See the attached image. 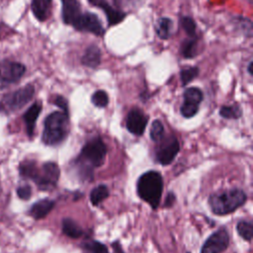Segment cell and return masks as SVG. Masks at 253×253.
Returning a JSON list of instances; mask_svg holds the SVG:
<instances>
[{
    "instance_id": "1",
    "label": "cell",
    "mask_w": 253,
    "mask_h": 253,
    "mask_svg": "<svg viewBox=\"0 0 253 253\" xmlns=\"http://www.w3.org/2000/svg\"><path fill=\"white\" fill-rule=\"evenodd\" d=\"M107 154V146L100 137H94L88 140L82 147L75 164L80 166L83 173V179L93 177L92 169L101 166L104 163Z\"/></svg>"
},
{
    "instance_id": "2",
    "label": "cell",
    "mask_w": 253,
    "mask_h": 253,
    "mask_svg": "<svg viewBox=\"0 0 253 253\" xmlns=\"http://www.w3.org/2000/svg\"><path fill=\"white\" fill-rule=\"evenodd\" d=\"M247 200L245 192L241 189H230L214 193L209 198L211 211L217 215L230 213L243 206Z\"/></svg>"
},
{
    "instance_id": "3",
    "label": "cell",
    "mask_w": 253,
    "mask_h": 253,
    "mask_svg": "<svg viewBox=\"0 0 253 253\" xmlns=\"http://www.w3.org/2000/svg\"><path fill=\"white\" fill-rule=\"evenodd\" d=\"M137 194L152 209H157L163 191V179L159 172L150 170L143 173L137 180Z\"/></svg>"
},
{
    "instance_id": "4",
    "label": "cell",
    "mask_w": 253,
    "mask_h": 253,
    "mask_svg": "<svg viewBox=\"0 0 253 253\" xmlns=\"http://www.w3.org/2000/svg\"><path fill=\"white\" fill-rule=\"evenodd\" d=\"M68 132V115L63 112H53L44 120L42 140L46 145H58L66 138Z\"/></svg>"
},
{
    "instance_id": "5",
    "label": "cell",
    "mask_w": 253,
    "mask_h": 253,
    "mask_svg": "<svg viewBox=\"0 0 253 253\" xmlns=\"http://www.w3.org/2000/svg\"><path fill=\"white\" fill-rule=\"evenodd\" d=\"M35 94V88L29 84L12 93L5 95L0 101V112L9 114L22 109L28 104Z\"/></svg>"
},
{
    "instance_id": "6",
    "label": "cell",
    "mask_w": 253,
    "mask_h": 253,
    "mask_svg": "<svg viewBox=\"0 0 253 253\" xmlns=\"http://www.w3.org/2000/svg\"><path fill=\"white\" fill-rule=\"evenodd\" d=\"M60 175L59 167L54 162H45L39 168L36 180L34 181L38 188L42 191L51 190L58 182Z\"/></svg>"
},
{
    "instance_id": "7",
    "label": "cell",
    "mask_w": 253,
    "mask_h": 253,
    "mask_svg": "<svg viewBox=\"0 0 253 253\" xmlns=\"http://www.w3.org/2000/svg\"><path fill=\"white\" fill-rule=\"evenodd\" d=\"M26 67L19 62L1 61L0 62V90L18 82L25 74Z\"/></svg>"
},
{
    "instance_id": "8",
    "label": "cell",
    "mask_w": 253,
    "mask_h": 253,
    "mask_svg": "<svg viewBox=\"0 0 253 253\" xmlns=\"http://www.w3.org/2000/svg\"><path fill=\"white\" fill-rule=\"evenodd\" d=\"M229 245V235L222 227L208 237L202 246L201 253H221Z\"/></svg>"
},
{
    "instance_id": "9",
    "label": "cell",
    "mask_w": 253,
    "mask_h": 253,
    "mask_svg": "<svg viewBox=\"0 0 253 253\" xmlns=\"http://www.w3.org/2000/svg\"><path fill=\"white\" fill-rule=\"evenodd\" d=\"M203 92L197 87H191L184 92V102L180 112L184 118H192L199 111V105L203 101Z\"/></svg>"
},
{
    "instance_id": "10",
    "label": "cell",
    "mask_w": 253,
    "mask_h": 253,
    "mask_svg": "<svg viewBox=\"0 0 253 253\" xmlns=\"http://www.w3.org/2000/svg\"><path fill=\"white\" fill-rule=\"evenodd\" d=\"M76 30L82 32H89L96 36H102L104 34V28L101 21L96 14L87 12L80 13V15L71 24Z\"/></svg>"
},
{
    "instance_id": "11",
    "label": "cell",
    "mask_w": 253,
    "mask_h": 253,
    "mask_svg": "<svg viewBox=\"0 0 253 253\" xmlns=\"http://www.w3.org/2000/svg\"><path fill=\"white\" fill-rule=\"evenodd\" d=\"M180 150V144L175 136L166 138L155 151V159L161 165L170 164Z\"/></svg>"
},
{
    "instance_id": "12",
    "label": "cell",
    "mask_w": 253,
    "mask_h": 253,
    "mask_svg": "<svg viewBox=\"0 0 253 253\" xmlns=\"http://www.w3.org/2000/svg\"><path fill=\"white\" fill-rule=\"evenodd\" d=\"M147 121L148 119L142 111H140L137 108H133L128 112L126 116V126L130 133L140 136L143 134L145 130Z\"/></svg>"
},
{
    "instance_id": "13",
    "label": "cell",
    "mask_w": 253,
    "mask_h": 253,
    "mask_svg": "<svg viewBox=\"0 0 253 253\" xmlns=\"http://www.w3.org/2000/svg\"><path fill=\"white\" fill-rule=\"evenodd\" d=\"M89 2L104 10L109 25H116L122 22L126 17V14L124 12L114 9L106 0H89Z\"/></svg>"
},
{
    "instance_id": "14",
    "label": "cell",
    "mask_w": 253,
    "mask_h": 253,
    "mask_svg": "<svg viewBox=\"0 0 253 253\" xmlns=\"http://www.w3.org/2000/svg\"><path fill=\"white\" fill-rule=\"evenodd\" d=\"M55 202L49 199H42L36 202L29 210V214L35 219H42L53 209Z\"/></svg>"
},
{
    "instance_id": "15",
    "label": "cell",
    "mask_w": 253,
    "mask_h": 253,
    "mask_svg": "<svg viewBox=\"0 0 253 253\" xmlns=\"http://www.w3.org/2000/svg\"><path fill=\"white\" fill-rule=\"evenodd\" d=\"M62 2V20L65 24L71 25L80 15V5L77 0H61Z\"/></svg>"
},
{
    "instance_id": "16",
    "label": "cell",
    "mask_w": 253,
    "mask_h": 253,
    "mask_svg": "<svg viewBox=\"0 0 253 253\" xmlns=\"http://www.w3.org/2000/svg\"><path fill=\"white\" fill-rule=\"evenodd\" d=\"M41 111H42V104L40 102H36L26 111V113L23 116L25 124H26L27 133L30 137L33 136L36 122H37V119H38Z\"/></svg>"
},
{
    "instance_id": "17",
    "label": "cell",
    "mask_w": 253,
    "mask_h": 253,
    "mask_svg": "<svg viewBox=\"0 0 253 253\" xmlns=\"http://www.w3.org/2000/svg\"><path fill=\"white\" fill-rule=\"evenodd\" d=\"M32 11L39 21L47 19L51 7V0H32Z\"/></svg>"
},
{
    "instance_id": "18",
    "label": "cell",
    "mask_w": 253,
    "mask_h": 253,
    "mask_svg": "<svg viewBox=\"0 0 253 253\" xmlns=\"http://www.w3.org/2000/svg\"><path fill=\"white\" fill-rule=\"evenodd\" d=\"M84 65L94 68L97 67L101 62V50L96 45H90L85 49V52L81 58Z\"/></svg>"
},
{
    "instance_id": "19",
    "label": "cell",
    "mask_w": 253,
    "mask_h": 253,
    "mask_svg": "<svg viewBox=\"0 0 253 253\" xmlns=\"http://www.w3.org/2000/svg\"><path fill=\"white\" fill-rule=\"evenodd\" d=\"M62 232L70 238H79L83 235V230L79 224L70 217H64L61 221Z\"/></svg>"
},
{
    "instance_id": "20",
    "label": "cell",
    "mask_w": 253,
    "mask_h": 253,
    "mask_svg": "<svg viewBox=\"0 0 253 253\" xmlns=\"http://www.w3.org/2000/svg\"><path fill=\"white\" fill-rule=\"evenodd\" d=\"M39 172L37 162L34 160H24L19 165V173L25 179L35 181Z\"/></svg>"
},
{
    "instance_id": "21",
    "label": "cell",
    "mask_w": 253,
    "mask_h": 253,
    "mask_svg": "<svg viewBox=\"0 0 253 253\" xmlns=\"http://www.w3.org/2000/svg\"><path fill=\"white\" fill-rule=\"evenodd\" d=\"M172 29H173V22L169 18L158 19L155 26L156 34L162 40H167L171 36Z\"/></svg>"
},
{
    "instance_id": "22",
    "label": "cell",
    "mask_w": 253,
    "mask_h": 253,
    "mask_svg": "<svg viewBox=\"0 0 253 253\" xmlns=\"http://www.w3.org/2000/svg\"><path fill=\"white\" fill-rule=\"evenodd\" d=\"M110 195L109 189L106 185L101 184L95 187L91 193H90V201L93 206H98L100 205L105 199H107Z\"/></svg>"
},
{
    "instance_id": "23",
    "label": "cell",
    "mask_w": 253,
    "mask_h": 253,
    "mask_svg": "<svg viewBox=\"0 0 253 253\" xmlns=\"http://www.w3.org/2000/svg\"><path fill=\"white\" fill-rule=\"evenodd\" d=\"M236 230L238 234L246 241H251L253 236V223L252 221L240 220L236 224Z\"/></svg>"
},
{
    "instance_id": "24",
    "label": "cell",
    "mask_w": 253,
    "mask_h": 253,
    "mask_svg": "<svg viewBox=\"0 0 253 253\" xmlns=\"http://www.w3.org/2000/svg\"><path fill=\"white\" fill-rule=\"evenodd\" d=\"M181 53L185 58H193L197 54V40L190 38L182 43Z\"/></svg>"
},
{
    "instance_id": "25",
    "label": "cell",
    "mask_w": 253,
    "mask_h": 253,
    "mask_svg": "<svg viewBox=\"0 0 253 253\" xmlns=\"http://www.w3.org/2000/svg\"><path fill=\"white\" fill-rule=\"evenodd\" d=\"M219 115L224 119H239L242 115V109L238 105L223 106L219 110Z\"/></svg>"
},
{
    "instance_id": "26",
    "label": "cell",
    "mask_w": 253,
    "mask_h": 253,
    "mask_svg": "<svg viewBox=\"0 0 253 253\" xmlns=\"http://www.w3.org/2000/svg\"><path fill=\"white\" fill-rule=\"evenodd\" d=\"M82 248L87 253H109L105 244L97 240H88L82 244Z\"/></svg>"
},
{
    "instance_id": "27",
    "label": "cell",
    "mask_w": 253,
    "mask_h": 253,
    "mask_svg": "<svg viewBox=\"0 0 253 253\" xmlns=\"http://www.w3.org/2000/svg\"><path fill=\"white\" fill-rule=\"evenodd\" d=\"M150 138L153 141H159L163 135H164V126L163 124L159 120H154L150 126V132H149Z\"/></svg>"
},
{
    "instance_id": "28",
    "label": "cell",
    "mask_w": 253,
    "mask_h": 253,
    "mask_svg": "<svg viewBox=\"0 0 253 253\" xmlns=\"http://www.w3.org/2000/svg\"><path fill=\"white\" fill-rule=\"evenodd\" d=\"M199 74V68L198 67H187L181 70L180 72V77H181V82L185 86L191 81H193Z\"/></svg>"
},
{
    "instance_id": "29",
    "label": "cell",
    "mask_w": 253,
    "mask_h": 253,
    "mask_svg": "<svg viewBox=\"0 0 253 253\" xmlns=\"http://www.w3.org/2000/svg\"><path fill=\"white\" fill-rule=\"evenodd\" d=\"M91 101L96 107L103 108L108 105L109 97H108V94L104 90H98L93 93V95L91 97Z\"/></svg>"
},
{
    "instance_id": "30",
    "label": "cell",
    "mask_w": 253,
    "mask_h": 253,
    "mask_svg": "<svg viewBox=\"0 0 253 253\" xmlns=\"http://www.w3.org/2000/svg\"><path fill=\"white\" fill-rule=\"evenodd\" d=\"M181 26L184 31L190 36V38H196V24L191 17L184 16L180 20Z\"/></svg>"
},
{
    "instance_id": "31",
    "label": "cell",
    "mask_w": 253,
    "mask_h": 253,
    "mask_svg": "<svg viewBox=\"0 0 253 253\" xmlns=\"http://www.w3.org/2000/svg\"><path fill=\"white\" fill-rule=\"evenodd\" d=\"M17 195L21 200L27 201L32 196V188L30 185H22L17 188Z\"/></svg>"
},
{
    "instance_id": "32",
    "label": "cell",
    "mask_w": 253,
    "mask_h": 253,
    "mask_svg": "<svg viewBox=\"0 0 253 253\" xmlns=\"http://www.w3.org/2000/svg\"><path fill=\"white\" fill-rule=\"evenodd\" d=\"M54 104L59 107L64 114L68 115V104H67V101L64 97L62 96H56L55 99H54Z\"/></svg>"
},
{
    "instance_id": "33",
    "label": "cell",
    "mask_w": 253,
    "mask_h": 253,
    "mask_svg": "<svg viewBox=\"0 0 253 253\" xmlns=\"http://www.w3.org/2000/svg\"><path fill=\"white\" fill-rule=\"evenodd\" d=\"M175 202V194L172 193V192H169L167 197H166V200H165V207H171Z\"/></svg>"
},
{
    "instance_id": "34",
    "label": "cell",
    "mask_w": 253,
    "mask_h": 253,
    "mask_svg": "<svg viewBox=\"0 0 253 253\" xmlns=\"http://www.w3.org/2000/svg\"><path fill=\"white\" fill-rule=\"evenodd\" d=\"M113 247L115 248V251H116L117 253H124L123 250H122V248H121V245H120V242H119V241L114 242V243H113Z\"/></svg>"
},
{
    "instance_id": "35",
    "label": "cell",
    "mask_w": 253,
    "mask_h": 253,
    "mask_svg": "<svg viewBox=\"0 0 253 253\" xmlns=\"http://www.w3.org/2000/svg\"><path fill=\"white\" fill-rule=\"evenodd\" d=\"M252 66H253V62H252V61H250V62H249V64H248V68H247V69H248V72H249V74H250V75H252V71H253V70H252Z\"/></svg>"
}]
</instances>
